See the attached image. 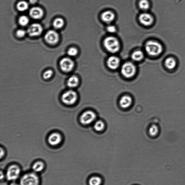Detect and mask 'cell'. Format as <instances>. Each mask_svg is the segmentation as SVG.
I'll list each match as a JSON object with an SVG mask.
<instances>
[{"label": "cell", "instance_id": "cell-31", "mask_svg": "<svg viewBox=\"0 0 185 185\" xmlns=\"http://www.w3.org/2000/svg\"><path fill=\"white\" fill-rule=\"evenodd\" d=\"M107 30L108 32L111 33H114L116 32V28L113 25H109L107 27Z\"/></svg>", "mask_w": 185, "mask_h": 185}, {"label": "cell", "instance_id": "cell-22", "mask_svg": "<svg viewBox=\"0 0 185 185\" xmlns=\"http://www.w3.org/2000/svg\"><path fill=\"white\" fill-rule=\"evenodd\" d=\"M102 182L101 179L99 176H92L89 181V185H101Z\"/></svg>", "mask_w": 185, "mask_h": 185}, {"label": "cell", "instance_id": "cell-14", "mask_svg": "<svg viewBox=\"0 0 185 185\" xmlns=\"http://www.w3.org/2000/svg\"><path fill=\"white\" fill-rule=\"evenodd\" d=\"M119 59L115 56H111L108 59L107 64L109 67L113 70H115L119 66Z\"/></svg>", "mask_w": 185, "mask_h": 185}, {"label": "cell", "instance_id": "cell-27", "mask_svg": "<svg viewBox=\"0 0 185 185\" xmlns=\"http://www.w3.org/2000/svg\"><path fill=\"white\" fill-rule=\"evenodd\" d=\"M104 127H105V125L103 122L101 121H98L94 124V129L97 131H102L103 130Z\"/></svg>", "mask_w": 185, "mask_h": 185}, {"label": "cell", "instance_id": "cell-19", "mask_svg": "<svg viewBox=\"0 0 185 185\" xmlns=\"http://www.w3.org/2000/svg\"><path fill=\"white\" fill-rule=\"evenodd\" d=\"M45 164L42 161H38L35 162L33 165L32 170L35 173L40 172L44 170Z\"/></svg>", "mask_w": 185, "mask_h": 185}, {"label": "cell", "instance_id": "cell-13", "mask_svg": "<svg viewBox=\"0 0 185 185\" xmlns=\"http://www.w3.org/2000/svg\"><path fill=\"white\" fill-rule=\"evenodd\" d=\"M31 17L34 19L42 18L44 15V11L41 8L38 7H33L29 11Z\"/></svg>", "mask_w": 185, "mask_h": 185}, {"label": "cell", "instance_id": "cell-23", "mask_svg": "<svg viewBox=\"0 0 185 185\" xmlns=\"http://www.w3.org/2000/svg\"><path fill=\"white\" fill-rule=\"evenodd\" d=\"M64 21L60 18H58L55 20L53 25L55 28L59 29L61 28L64 25Z\"/></svg>", "mask_w": 185, "mask_h": 185}, {"label": "cell", "instance_id": "cell-21", "mask_svg": "<svg viewBox=\"0 0 185 185\" xmlns=\"http://www.w3.org/2000/svg\"><path fill=\"white\" fill-rule=\"evenodd\" d=\"M28 3L25 1H21L19 2L17 5V8L20 11H24L28 9Z\"/></svg>", "mask_w": 185, "mask_h": 185}, {"label": "cell", "instance_id": "cell-26", "mask_svg": "<svg viewBox=\"0 0 185 185\" xmlns=\"http://www.w3.org/2000/svg\"><path fill=\"white\" fill-rule=\"evenodd\" d=\"M19 24L21 26H26L29 22V19L28 18L25 16H22L20 17L19 19Z\"/></svg>", "mask_w": 185, "mask_h": 185}, {"label": "cell", "instance_id": "cell-7", "mask_svg": "<svg viewBox=\"0 0 185 185\" xmlns=\"http://www.w3.org/2000/svg\"><path fill=\"white\" fill-rule=\"evenodd\" d=\"M96 118V115L93 112L87 111L82 114L80 118L81 123L84 125H87L93 122Z\"/></svg>", "mask_w": 185, "mask_h": 185}, {"label": "cell", "instance_id": "cell-15", "mask_svg": "<svg viewBox=\"0 0 185 185\" xmlns=\"http://www.w3.org/2000/svg\"><path fill=\"white\" fill-rule=\"evenodd\" d=\"M101 19L104 22L106 23H111L115 18L114 14L111 11H108L104 12L101 15Z\"/></svg>", "mask_w": 185, "mask_h": 185}, {"label": "cell", "instance_id": "cell-12", "mask_svg": "<svg viewBox=\"0 0 185 185\" xmlns=\"http://www.w3.org/2000/svg\"><path fill=\"white\" fill-rule=\"evenodd\" d=\"M62 137L60 133L57 132L53 133L49 136L48 142L49 144L53 146L58 145L62 141Z\"/></svg>", "mask_w": 185, "mask_h": 185}, {"label": "cell", "instance_id": "cell-6", "mask_svg": "<svg viewBox=\"0 0 185 185\" xmlns=\"http://www.w3.org/2000/svg\"><path fill=\"white\" fill-rule=\"evenodd\" d=\"M121 72L125 77L131 78L135 75L136 72V68L132 63L129 62L126 63L122 67Z\"/></svg>", "mask_w": 185, "mask_h": 185}, {"label": "cell", "instance_id": "cell-30", "mask_svg": "<svg viewBox=\"0 0 185 185\" xmlns=\"http://www.w3.org/2000/svg\"><path fill=\"white\" fill-rule=\"evenodd\" d=\"M26 34V31L23 29H19L17 31L16 33L17 36L19 38H22L24 37Z\"/></svg>", "mask_w": 185, "mask_h": 185}, {"label": "cell", "instance_id": "cell-9", "mask_svg": "<svg viewBox=\"0 0 185 185\" xmlns=\"http://www.w3.org/2000/svg\"><path fill=\"white\" fill-rule=\"evenodd\" d=\"M45 39L49 44L54 45L58 43L59 40L58 33L54 30L49 31L45 35Z\"/></svg>", "mask_w": 185, "mask_h": 185}, {"label": "cell", "instance_id": "cell-3", "mask_svg": "<svg viewBox=\"0 0 185 185\" xmlns=\"http://www.w3.org/2000/svg\"><path fill=\"white\" fill-rule=\"evenodd\" d=\"M104 46L108 51L111 53L118 52L120 45L118 40L115 37H108L104 41Z\"/></svg>", "mask_w": 185, "mask_h": 185}, {"label": "cell", "instance_id": "cell-20", "mask_svg": "<svg viewBox=\"0 0 185 185\" xmlns=\"http://www.w3.org/2000/svg\"><path fill=\"white\" fill-rule=\"evenodd\" d=\"M144 57L143 53L140 50H137L133 53L132 58L136 61H139L142 60Z\"/></svg>", "mask_w": 185, "mask_h": 185}, {"label": "cell", "instance_id": "cell-28", "mask_svg": "<svg viewBox=\"0 0 185 185\" xmlns=\"http://www.w3.org/2000/svg\"><path fill=\"white\" fill-rule=\"evenodd\" d=\"M68 54L70 56H75L77 55L78 50L75 48H71L68 49L67 52Z\"/></svg>", "mask_w": 185, "mask_h": 185}, {"label": "cell", "instance_id": "cell-2", "mask_svg": "<svg viewBox=\"0 0 185 185\" xmlns=\"http://www.w3.org/2000/svg\"><path fill=\"white\" fill-rule=\"evenodd\" d=\"M39 177L35 172L27 173L21 177L20 185H40Z\"/></svg>", "mask_w": 185, "mask_h": 185}, {"label": "cell", "instance_id": "cell-1", "mask_svg": "<svg viewBox=\"0 0 185 185\" xmlns=\"http://www.w3.org/2000/svg\"><path fill=\"white\" fill-rule=\"evenodd\" d=\"M146 52L149 56H156L160 55L163 52V46L161 43L155 41H149L145 45Z\"/></svg>", "mask_w": 185, "mask_h": 185}, {"label": "cell", "instance_id": "cell-8", "mask_svg": "<svg viewBox=\"0 0 185 185\" xmlns=\"http://www.w3.org/2000/svg\"><path fill=\"white\" fill-rule=\"evenodd\" d=\"M74 65L73 61L69 58H63L60 62L61 69L65 72H71L73 69Z\"/></svg>", "mask_w": 185, "mask_h": 185}, {"label": "cell", "instance_id": "cell-25", "mask_svg": "<svg viewBox=\"0 0 185 185\" xmlns=\"http://www.w3.org/2000/svg\"><path fill=\"white\" fill-rule=\"evenodd\" d=\"M159 132V129L157 125H153L151 126L149 129V133L152 136H155Z\"/></svg>", "mask_w": 185, "mask_h": 185}, {"label": "cell", "instance_id": "cell-4", "mask_svg": "<svg viewBox=\"0 0 185 185\" xmlns=\"http://www.w3.org/2000/svg\"><path fill=\"white\" fill-rule=\"evenodd\" d=\"M20 174V167L17 165H12L7 169L6 172V178L9 181L14 182L19 178Z\"/></svg>", "mask_w": 185, "mask_h": 185}, {"label": "cell", "instance_id": "cell-18", "mask_svg": "<svg viewBox=\"0 0 185 185\" xmlns=\"http://www.w3.org/2000/svg\"><path fill=\"white\" fill-rule=\"evenodd\" d=\"M79 83V80L77 77L72 76L68 78L67 81V85L69 87L74 88L77 87Z\"/></svg>", "mask_w": 185, "mask_h": 185}, {"label": "cell", "instance_id": "cell-35", "mask_svg": "<svg viewBox=\"0 0 185 185\" xmlns=\"http://www.w3.org/2000/svg\"><path fill=\"white\" fill-rule=\"evenodd\" d=\"M9 185H20L19 184L17 183H16L15 182H13L12 183H11Z\"/></svg>", "mask_w": 185, "mask_h": 185}, {"label": "cell", "instance_id": "cell-29", "mask_svg": "<svg viewBox=\"0 0 185 185\" xmlns=\"http://www.w3.org/2000/svg\"><path fill=\"white\" fill-rule=\"evenodd\" d=\"M53 74V73L52 70H47L44 72V74H43V78L45 79H49V78L52 77Z\"/></svg>", "mask_w": 185, "mask_h": 185}, {"label": "cell", "instance_id": "cell-16", "mask_svg": "<svg viewBox=\"0 0 185 185\" xmlns=\"http://www.w3.org/2000/svg\"><path fill=\"white\" fill-rule=\"evenodd\" d=\"M177 65L176 61L173 57H169L166 59L165 62V67L169 70H172L176 67Z\"/></svg>", "mask_w": 185, "mask_h": 185}, {"label": "cell", "instance_id": "cell-11", "mask_svg": "<svg viewBox=\"0 0 185 185\" xmlns=\"http://www.w3.org/2000/svg\"><path fill=\"white\" fill-rule=\"evenodd\" d=\"M139 20L140 22L146 26H150L154 22V18L149 13H144L140 15Z\"/></svg>", "mask_w": 185, "mask_h": 185}, {"label": "cell", "instance_id": "cell-33", "mask_svg": "<svg viewBox=\"0 0 185 185\" xmlns=\"http://www.w3.org/2000/svg\"><path fill=\"white\" fill-rule=\"evenodd\" d=\"M37 1V0H29V2L32 5L36 3Z\"/></svg>", "mask_w": 185, "mask_h": 185}, {"label": "cell", "instance_id": "cell-5", "mask_svg": "<svg viewBox=\"0 0 185 185\" xmlns=\"http://www.w3.org/2000/svg\"><path fill=\"white\" fill-rule=\"evenodd\" d=\"M77 99V94L72 90H69L64 92L62 97V102L68 105H72L75 103Z\"/></svg>", "mask_w": 185, "mask_h": 185}, {"label": "cell", "instance_id": "cell-34", "mask_svg": "<svg viewBox=\"0 0 185 185\" xmlns=\"http://www.w3.org/2000/svg\"><path fill=\"white\" fill-rule=\"evenodd\" d=\"M5 175L4 174L3 172H2V171H1V180H3L4 178H5Z\"/></svg>", "mask_w": 185, "mask_h": 185}, {"label": "cell", "instance_id": "cell-17", "mask_svg": "<svg viewBox=\"0 0 185 185\" xmlns=\"http://www.w3.org/2000/svg\"><path fill=\"white\" fill-rule=\"evenodd\" d=\"M132 102V99L129 96H125L121 98L119 102L120 106L123 108H127L129 107Z\"/></svg>", "mask_w": 185, "mask_h": 185}, {"label": "cell", "instance_id": "cell-24", "mask_svg": "<svg viewBox=\"0 0 185 185\" xmlns=\"http://www.w3.org/2000/svg\"><path fill=\"white\" fill-rule=\"evenodd\" d=\"M139 6L143 10H147L150 7V3L147 0H141L139 3Z\"/></svg>", "mask_w": 185, "mask_h": 185}, {"label": "cell", "instance_id": "cell-10", "mask_svg": "<svg viewBox=\"0 0 185 185\" xmlns=\"http://www.w3.org/2000/svg\"><path fill=\"white\" fill-rule=\"evenodd\" d=\"M43 27L38 23H34L31 24L27 29V32L31 37L38 36L42 33Z\"/></svg>", "mask_w": 185, "mask_h": 185}, {"label": "cell", "instance_id": "cell-32", "mask_svg": "<svg viewBox=\"0 0 185 185\" xmlns=\"http://www.w3.org/2000/svg\"><path fill=\"white\" fill-rule=\"evenodd\" d=\"M5 152L4 149L1 147V159H2L5 156Z\"/></svg>", "mask_w": 185, "mask_h": 185}]
</instances>
